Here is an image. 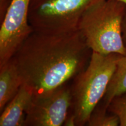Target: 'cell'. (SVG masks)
<instances>
[{"label": "cell", "mask_w": 126, "mask_h": 126, "mask_svg": "<svg viewBox=\"0 0 126 126\" xmlns=\"http://www.w3.org/2000/svg\"><path fill=\"white\" fill-rule=\"evenodd\" d=\"M33 94L31 88L23 83L16 94L1 112L0 126H24L25 114Z\"/></svg>", "instance_id": "obj_7"}, {"label": "cell", "mask_w": 126, "mask_h": 126, "mask_svg": "<svg viewBox=\"0 0 126 126\" xmlns=\"http://www.w3.org/2000/svg\"><path fill=\"white\" fill-rule=\"evenodd\" d=\"M23 84L18 66L11 59L0 66V111L16 94Z\"/></svg>", "instance_id": "obj_8"}, {"label": "cell", "mask_w": 126, "mask_h": 126, "mask_svg": "<svg viewBox=\"0 0 126 126\" xmlns=\"http://www.w3.org/2000/svg\"><path fill=\"white\" fill-rule=\"evenodd\" d=\"M122 55L92 51L88 65L75 77L71 86V115L75 126H86L91 114L103 99Z\"/></svg>", "instance_id": "obj_3"}, {"label": "cell", "mask_w": 126, "mask_h": 126, "mask_svg": "<svg viewBox=\"0 0 126 126\" xmlns=\"http://www.w3.org/2000/svg\"><path fill=\"white\" fill-rule=\"evenodd\" d=\"M122 36L124 44L126 47V8L122 23Z\"/></svg>", "instance_id": "obj_12"}, {"label": "cell", "mask_w": 126, "mask_h": 126, "mask_svg": "<svg viewBox=\"0 0 126 126\" xmlns=\"http://www.w3.org/2000/svg\"><path fill=\"white\" fill-rule=\"evenodd\" d=\"M92 53L78 29L57 33L33 31L13 59L23 83L36 94L66 84L84 70Z\"/></svg>", "instance_id": "obj_1"}, {"label": "cell", "mask_w": 126, "mask_h": 126, "mask_svg": "<svg viewBox=\"0 0 126 126\" xmlns=\"http://www.w3.org/2000/svg\"><path fill=\"white\" fill-rule=\"evenodd\" d=\"M107 109L96 108L87 122L88 126H120L119 118L114 114H107Z\"/></svg>", "instance_id": "obj_10"}, {"label": "cell", "mask_w": 126, "mask_h": 126, "mask_svg": "<svg viewBox=\"0 0 126 126\" xmlns=\"http://www.w3.org/2000/svg\"><path fill=\"white\" fill-rule=\"evenodd\" d=\"M126 94V55L118 61L116 70L104 96L103 106L107 109L114 97Z\"/></svg>", "instance_id": "obj_9"}, {"label": "cell", "mask_w": 126, "mask_h": 126, "mask_svg": "<svg viewBox=\"0 0 126 126\" xmlns=\"http://www.w3.org/2000/svg\"><path fill=\"white\" fill-rule=\"evenodd\" d=\"M107 110L117 116L120 126H126V94L114 97L109 105Z\"/></svg>", "instance_id": "obj_11"}, {"label": "cell", "mask_w": 126, "mask_h": 126, "mask_svg": "<svg viewBox=\"0 0 126 126\" xmlns=\"http://www.w3.org/2000/svg\"><path fill=\"white\" fill-rule=\"evenodd\" d=\"M71 105V87L67 84L50 92L33 94L25 114L24 126L64 125Z\"/></svg>", "instance_id": "obj_5"}, {"label": "cell", "mask_w": 126, "mask_h": 126, "mask_svg": "<svg viewBox=\"0 0 126 126\" xmlns=\"http://www.w3.org/2000/svg\"><path fill=\"white\" fill-rule=\"evenodd\" d=\"M4 2V0H1V4H2V2Z\"/></svg>", "instance_id": "obj_14"}, {"label": "cell", "mask_w": 126, "mask_h": 126, "mask_svg": "<svg viewBox=\"0 0 126 126\" xmlns=\"http://www.w3.org/2000/svg\"><path fill=\"white\" fill-rule=\"evenodd\" d=\"M31 0H11L0 29V66L13 57L33 29L29 22Z\"/></svg>", "instance_id": "obj_6"}, {"label": "cell", "mask_w": 126, "mask_h": 126, "mask_svg": "<svg viewBox=\"0 0 126 126\" xmlns=\"http://www.w3.org/2000/svg\"><path fill=\"white\" fill-rule=\"evenodd\" d=\"M102 0H31L29 22L33 31L65 32L77 29L82 15Z\"/></svg>", "instance_id": "obj_4"}, {"label": "cell", "mask_w": 126, "mask_h": 126, "mask_svg": "<svg viewBox=\"0 0 126 126\" xmlns=\"http://www.w3.org/2000/svg\"><path fill=\"white\" fill-rule=\"evenodd\" d=\"M117 1H120V2L124 3V4H125L126 5V0H117Z\"/></svg>", "instance_id": "obj_13"}, {"label": "cell", "mask_w": 126, "mask_h": 126, "mask_svg": "<svg viewBox=\"0 0 126 126\" xmlns=\"http://www.w3.org/2000/svg\"><path fill=\"white\" fill-rule=\"evenodd\" d=\"M126 5L117 0H102L82 15L77 29L92 51L126 56L122 23Z\"/></svg>", "instance_id": "obj_2"}]
</instances>
